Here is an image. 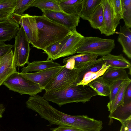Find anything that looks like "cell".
Segmentation results:
<instances>
[{"label": "cell", "instance_id": "6da1fadb", "mask_svg": "<svg viewBox=\"0 0 131 131\" xmlns=\"http://www.w3.org/2000/svg\"><path fill=\"white\" fill-rule=\"evenodd\" d=\"M38 29V40L33 46L43 50L48 46L70 35L71 31L45 16H34Z\"/></svg>", "mask_w": 131, "mask_h": 131}, {"label": "cell", "instance_id": "7a4b0ae2", "mask_svg": "<svg viewBox=\"0 0 131 131\" xmlns=\"http://www.w3.org/2000/svg\"><path fill=\"white\" fill-rule=\"evenodd\" d=\"M97 95L96 92L87 85L72 86L61 90L45 92L43 97L61 107L73 102L85 103Z\"/></svg>", "mask_w": 131, "mask_h": 131}, {"label": "cell", "instance_id": "3957f363", "mask_svg": "<svg viewBox=\"0 0 131 131\" xmlns=\"http://www.w3.org/2000/svg\"><path fill=\"white\" fill-rule=\"evenodd\" d=\"M88 64L80 69L72 70L67 69L64 65L57 75L44 88L45 92L61 90L76 85L82 80L84 70Z\"/></svg>", "mask_w": 131, "mask_h": 131}, {"label": "cell", "instance_id": "277c9868", "mask_svg": "<svg viewBox=\"0 0 131 131\" xmlns=\"http://www.w3.org/2000/svg\"><path fill=\"white\" fill-rule=\"evenodd\" d=\"M115 45L114 39L84 37L78 46L76 53H92L103 56L110 54Z\"/></svg>", "mask_w": 131, "mask_h": 131}, {"label": "cell", "instance_id": "5b68a950", "mask_svg": "<svg viewBox=\"0 0 131 131\" xmlns=\"http://www.w3.org/2000/svg\"><path fill=\"white\" fill-rule=\"evenodd\" d=\"M2 85L21 95L26 94L31 96L36 95L44 90L39 84L23 77L17 71L8 78Z\"/></svg>", "mask_w": 131, "mask_h": 131}, {"label": "cell", "instance_id": "8992f818", "mask_svg": "<svg viewBox=\"0 0 131 131\" xmlns=\"http://www.w3.org/2000/svg\"><path fill=\"white\" fill-rule=\"evenodd\" d=\"M15 38L13 56L16 66L24 67L29 62L30 42L22 26L19 28Z\"/></svg>", "mask_w": 131, "mask_h": 131}, {"label": "cell", "instance_id": "52a82bcc", "mask_svg": "<svg viewBox=\"0 0 131 131\" xmlns=\"http://www.w3.org/2000/svg\"><path fill=\"white\" fill-rule=\"evenodd\" d=\"M101 3L103 9L104 20L100 32L106 36L113 35L115 33L121 19L115 13L110 0H102Z\"/></svg>", "mask_w": 131, "mask_h": 131}, {"label": "cell", "instance_id": "ba28073f", "mask_svg": "<svg viewBox=\"0 0 131 131\" xmlns=\"http://www.w3.org/2000/svg\"><path fill=\"white\" fill-rule=\"evenodd\" d=\"M10 17L16 23L22 26L32 46L38 40V29L34 16L28 14L22 16L18 15L14 13Z\"/></svg>", "mask_w": 131, "mask_h": 131}, {"label": "cell", "instance_id": "9c48e42d", "mask_svg": "<svg viewBox=\"0 0 131 131\" xmlns=\"http://www.w3.org/2000/svg\"><path fill=\"white\" fill-rule=\"evenodd\" d=\"M110 66L104 63L101 58L90 63L85 69L82 80L76 85H87L91 81L102 75Z\"/></svg>", "mask_w": 131, "mask_h": 131}, {"label": "cell", "instance_id": "30bf717a", "mask_svg": "<svg viewBox=\"0 0 131 131\" xmlns=\"http://www.w3.org/2000/svg\"><path fill=\"white\" fill-rule=\"evenodd\" d=\"M43 15L50 19L63 26L71 31L76 29L78 26L80 17L78 15H70L62 12L45 11Z\"/></svg>", "mask_w": 131, "mask_h": 131}, {"label": "cell", "instance_id": "8fae6325", "mask_svg": "<svg viewBox=\"0 0 131 131\" xmlns=\"http://www.w3.org/2000/svg\"><path fill=\"white\" fill-rule=\"evenodd\" d=\"M60 66L33 73H19L25 78L44 88L64 67Z\"/></svg>", "mask_w": 131, "mask_h": 131}, {"label": "cell", "instance_id": "7c38bea8", "mask_svg": "<svg viewBox=\"0 0 131 131\" xmlns=\"http://www.w3.org/2000/svg\"><path fill=\"white\" fill-rule=\"evenodd\" d=\"M12 49L1 57L0 65V86L10 76L17 72L16 60Z\"/></svg>", "mask_w": 131, "mask_h": 131}, {"label": "cell", "instance_id": "4fadbf2b", "mask_svg": "<svg viewBox=\"0 0 131 131\" xmlns=\"http://www.w3.org/2000/svg\"><path fill=\"white\" fill-rule=\"evenodd\" d=\"M83 36L75 29L71 31L70 36L54 60L59 58L72 56L76 53L77 47Z\"/></svg>", "mask_w": 131, "mask_h": 131}, {"label": "cell", "instance_id": "5bb4252c", "mask_svg": "<svg viewBox=\"0 0 131 131\" xmlns=\"http://www.w3.org/2000/svg\"><path fill=\"white\" fill-rule=\"evenodd\" d=\"M19 25L10 16L0 21V42L9 41L15 38L19 29Z\"/></svg>", "mask_w": 131, "mask_h": 131}, {"label": "cell", "instance_id": "9a60e30c", "mask_svg": "<svg viewBox=\"0 0 131 131\" xmlns=\"http://www.w3.org/2000/svg\"><path fill=\"white\" fill-rule=\"evenodd\" d=\"M97 78L109 86L116 81L130 79L124 69L110 68H108L102 75Z\"/></svg>", "mask_w": 131, "mask_h": 131}, {"label": "cell", "instance_id": "2e32d148", "mask_svg": "<svg viewBox=\"0 0 131 131\" xmlns=\"http://www.w3.org/2000/svg\"><path fill=\"white\" fill-rule=\"evenodd\" d=\"M101 58L110 68L116 69H124L131 67L130 62L121 54L118 55H114L110 53L102 56Z\"/></svg>", "mask_w": 131, "mask_h": 131}, {"label": "cell", "instance_id": "e0dca14e", "mask_svg": "<svg viewBox=\"0 0 131 131\" xmlns=\"http://www.w3.org/2000/svg\"><path fill=\"white\" fill-rule=\"evenodd\" d=\"M118 41L121 45L123 52L129 59L131 58V31L125 25L120 26Z\"/></svg>", "mask_w": 131, "mask_h": 131}, {"label": "cell", "instance_id": "ac0fdd59", "mask_svg": "<svg viewBox=\"0 0 131 131\" xmlns=\"http://www.w3.org/2000/svg\"><path fill=\"white\" fill-rule=\"evenodd\" d=\"M27 64V66L23 67L21 69V73H26L33 71L38 72L61 66L50 60L42 61H35L31 62H28Z\"/></svg>", "mask_w": 131, "mask_h": 131}, {"label": "cell", "instance_id": "d6986e66", "mask_svg": "<svg viewBox=\"0 0 131 131\" xmlns=\"http://www.w3.org/2000/svg\"><path fill=\"white\" fill-rule=\"evenodd\" d=\"M57 0L62 12L68 14L80 16L83 0Z\"/></svg>", "mask_w": 131, "mask_h": 131}, {"label": "cell", "instance_id": "ffe728a7", "mask_svg": "<svg viewBox=\"0 0 131 131\" xmlns=\"http://www.w3.org/2000/svg\"><path fill=\"white\" fill-rule=\"evenodd\" d=\"M109 118L119 121L122 123L131 119V102L124 103L110 113Z\"/></svg>", "mask_w": 131, "mask_h": 131}, {"label": "cell", "instance_id": "44dd1931", "mask_svg": "<svg viewBox=\"0 0 131 131\" xmlns=\"http://www.w3.org/2000/svg\"><path fill=\"white\" fill-rule=\"evenodd\" d=\"M131 82V80L123 81L115 99L108 103L107 107L110 113L113 112L118 107L124 104V99L126 89Z\"/></svg>", "mask_w": 131, "mask_h": 131}, {"label": "cell", "instance_id": "7402d4cb", "mask_svg": "<svg viewBox=\"0 0 131 131\" xmlns=\"http://www.w3.org/2000/svg\"><path fill=\"white\" fill-rule=\"evenodd\" d=\"M102 0H83L80 17L83 20H88Z\"/></svg>", "mask_w": 131, "mask_h": 131}, {"label": "cell", "instance_id": "603a6c76", "mask_svg": "<svg viewBox=\"0 0 131 131\" xmlns=\"http://www.w3.org/2000/svg\"><path fill=\"white\" fill-rule=\"evenodd\" d=\"M103 9L101 3L88 20L92 28L98 29L100 31L103 27Z\"/></svg>", "mask_w": 131, "mask_h": 131}, {"label": "cell", "instance_id": "cb8c5ba5", "mask_svg": "<svg viewBox=\"0 0 131 131\" xmlns=\"http://www.w3.org/2000/svg\"><path fill=\"white\" fill-rule=\"evenodd\" d=\"M71 34L67 36L63 39L49 45L44 50V53L46 54L48 56L47 60H54L69 38Z\"/></svg>", "mask_w": 131, "mask_h": 131}, {"label": "cell", "instance_id": "d4e9b609", "mask_svg": "<svg viewBox=\"0 0 131 131\" xmlns=\"http://www.w3.org/2000/svg\"><path fill=\"white\" fill-rule=\"evenodd\" d=\"M75 61L74 69H79L96 60L98 56L90 53H81L71 56Z\"/></svg>", "mask_w": 131, "mask_h": 131}, {"label": "cell", "instance_id": "484cf974", "mask_svg": "<svg viewBox=\"0 0 131 131\" xmlns=\"http://www.w3.org/2000/svg\"><path fill=\"white\" fill-rule=\"evenodd\" d=\"M35 7L43 12L45 11L62 12L57 0H35L31 7Z\"/></svg>", "mask_w": 131, "mask_h": 131}, {"label": "cell", "instance_id": "4316f807", "mask_svg": "<svg viewBox=\"0 0 131 131\" xmlns=\"http://www.w3.org/2000/svg\"><path fill=\"white\" fill-rule=\"evenodd\" d=\"M92 89L96 92L98 95L109 96L110 86L97 78L88 84Z\"/></svg>", "mask_w": 131, "mask_h": 131}, {"label": "cell", "instance_id": "83f0119b", "mask_svg": "<svg viewBox=\"0 0 131 131\" xmlns=\"http://www.w3.org/2000/svg\"><path fill=\"white\" fill-rule=\"evenodd\" d=\"M121 2L125 25L130 29L131 27V0H121Z\"/></svg>", "mask_w": 131, "mask_h": 131}, {"label": "cell", "instance_id": "f1b7e54d", "mask_svg": "<svg viewBox=\"0 0 131 131\" xmlns=\"http://www.w3.org/2000/svg\"><path fill=\"white\" fill-rule=\"evenodd\" d=\"M35 0H16V4L13 13L22 16L25 11L31 7V5Z\"/></svg>", "mask_w": 131, "mask_h": 131}, {"label": "cell", "instance_id": "f546056e", "mask_svg": "<svg viewBox=\"0 0 131 131\" xmlns=\"http://www.w3.org/2000/svg\"><path fill=\"white\" fill-rule=\"evenodd\" d=\"M16 0H1L0 1V13L11 15L13 13Z\"/></svg>", "mask_w": 131, "mask_h": 131}, {"label": "cell", "instance_id": "4dcf8cb0", "mask_svg": "<svg viewBox=\"0 0 131 131\" xmlns=\"http://www.w3.org/2000/svg\"><path fill=\"white\" fill-rule=\"evenodd\" d=\"M123 80H118L113 83L110 86V101H112L117 94Z\"/></svg>", "mask_w": 131, "mask_h": 131}, {"label": "cell", "instance_id": "1f68e13d", "mask_svg": "<svg viewBox=\"0 0 131 131\" xmlns=\"http://www.w3.org/2000/svg\"><path fill=\"white\" fill-rule=\"evenodd\" d=\"M113 10L117 17L123 19L121 0H110Z\"/></svg>", "mask_w": 131, "mask_h": 131}, {"label": "cell", "instance_id": "d6a6232c", "mask_svg": "<svg viewBox=\"0 0 131 131\" xmlns=\"http://www.w3.org/2000/svg\"><path fill=\"white\" fill-rule=\"evenodd\" d=\"M50 129L51 131H83L76 127L66 125H60L58 127Z\"/></svg>", "mask_w": 131, "mask_h": 131}, {"label": "cell", "instance_id": "836d02e7", "mask_svg": "<svg viewBox=\"0 0 131 131\" xmlns=\"http://www.w3.org/2000/svg\"><path fill=\"white\" fill-rule=\"evenodd\" d=\"M14 47V46L10 44H6L4 42H0V57L3 56Z\"/></svg>", "mask_w": 131, "mask_h": 131}, {"label": "cell", "instance_id": "e575fe53", "mask_svg": "<svg viewBox=\"0 0 131 131\" xmlns=\"http://www.w3.org/2000/svg\"><path fill=\"white\" fill-rule=\"evenodd\" d=\"M63 63L65 67L68 69L72 70L74 69L75 61L71 56L64 59Z\"/></svg>", "mask_w": 131, "mask_h": 131}, {"label": "cell", "instance_id": "d590c367", "mask_svg": "<svg viewBox=\"0 0 131 131\" xmlns=\"http://www.w3.org/2000/svg\"><path fill=\"white\" fill-rule=\"evenodd\" d=\"M131 102V82L128 86L125 91L124 99V103Z\"/></svg>", "mask_w": 131, "mask_h": 131}, {"label": "cell", "instance_id": "8d00e7d4", "mask_svg": "<svg viewBox=\"0 0 131 131\" xmlns=\"http://www.w3.org/2000/svg\"><path fill=\"white\" fill-rule=\"evenodd\" d=\"M11 15L6 13H0V21L6 19L10 17Z\"/></svg>", "mask_w": 131, "mask_h": 131}, {"label": "cell", "instance_id": "74e56055", "mask_svg": "<svg viewBox=\"0 0 131 131\" xmlns=\"http://www.w3.org/2000/svg\"><path fill=\"white\" fill-rule=\"evenodd\" d=\"M127 131H131V119L125 122Z\"/></svg>", "mask_w": 131, "mask_h": 131}, {"label": "cell", "instance_id": "f35d334b", "mask_svg": "<svg viewBox=\"0 0 131 131\" xmlns=\"http://www.w3.org/2000/svg\"><path fill=\"white\" fill-rule=\"evenodd\" d=\"M5 110L4 106L2 104L0 103V119L3 117V114Z\"/></svg>", "mask_w": 131, "mask_h": 131}, {"label": "cell", "instance_id": "ab89813d", "mask_svg": "<svg viewBox=\"0 0 131 131\" xmlns=\"http://www.w3.org/2000/svg\"><path fill=\"white\" fill-rule=\"evenodd\" d=\"M122 124V126L120 131H126V127L125 123V122L124 123Z\"/></svg>", "mask_w": 131, "mask_h": 131}, {"label": "cell", "instance_id": "60d3db41", "mask_svg": "<svg viewBox=\"0 0 131 131\" xmlns=\"http://www.w3.org/2000/svg\"><path fill=\"white\" fill-rule=\"evenodd\" d=\"M1 57H0V65L1 64Z\"/></svg>", "mask_w": 131, "mask_h": 131}, {"label": "cell", "instance_id": "b9f144b4", "mask_svg": "<svg viewBox=\"0 0 131 131\" xmlns=\"http://www.w3.org/2000/svg\"><path fill=\"white\" fill-rule=\"evenodd\" d=\"M126 131H127V128H126Z\"/></svg>", "mask_w": 131, "mask_h": 131}, {"label": "cell", "instance_id": "7bdbcfd3", "mask_svg": "<svg viewBox=\"0 0 131 131\" xmlns=\"http://www.w3.org/2000/svg\"><path fill=\"white\" fill-rule=\"evenodd\" d=\"M1 0H0V1H1Z\"/></svg>", "mask_w": 131, "mask_h": 131}]
</instances>
